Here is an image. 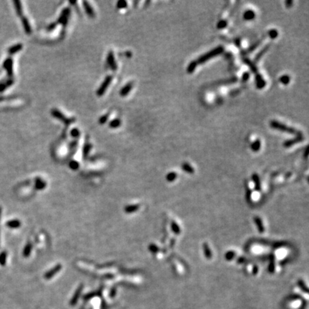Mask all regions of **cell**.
<instances>
[{"instance_id": "34", "label": "cell", "mask_w": 309, "mask_h": 309, "mask_svg": "<svg viewBox=\"0 0 309 309\" xmlns=\"http://www.w3.org/2000/svg\"><path fill=\"white\" fill-rule=\"evenodd\" d=\"M234 255H235V253L233 252V251H230V252H228L226 254V257L228 260H231V259L233 258V256H234Z\"/></svg>"}, {"instance_id": "20", "label": "cell", "mask_w": 309, "mask_h": 309, "mask_svg": "<svg viewBox=\"0 0 309 309\" xmlns=\"http://www.w3.org/2000/svg\"><path fill=\"white\" fill-rule=\"evenodd\" d=\"M14 4L17 14L20 15V16H22V6H21V2L20 1H14Z\"/></svg>"}, {"instance_id": "35", "label": "cell", "mask_w": 309, "mask_h": 309, "mask_svg": "<svg viewBox=\"0 0 309 309\" xmlns=\"http://www.w3.org/2000/svg\"><path fill=\"white\" fill-rule=\"evenodd\" d=\"M293 1H291V0H288V1H286L285 2V7H288V8H290V7H292V5H293Z\"/></svg>"}, {"instance_id": "28", "label": "cell", "mask_w": 309, "mask_h": 309, "mask_svg": "<svg viewBox=\"0 0 309 309\" xmlns=\"http://www.w3.org/2000/svg\"><path fill=\"white\" fill-rule=\"evenodd\" d=\"M117 8L118 9H123L127 7V2L125 1H119L117 2Z\"/></svg>"}, {"instance_id": "36", "label": "cell", "mask_w": 309, "mask_h": 309, "mask_svg": "<svg viewBox=\"0 0 309 309\" xmlns=\"http://www.w3.org/2000/svg\"><path fill=\"white\" fill-rule=\"evenodd\" d=\"M234 44L236 45L237 47H240V45H241V42H240V39H236V40H234Z\"/></svg>"}, {"instance_id": "19", "label": "cell", "mask_w": 309, "mask_h": 309, "mask_svg": "<svg viewBox=\"0 0 309 309\" xmlns=\"http://www.w3.org/2000/svg\"><path fill=\"white\" fill-rule=\"evenodd\" d=\"M261 148V141L259 140H256L255 142H253L251 145V149L254 152H257Z\"/></svg>"}, {"instance_id": "21", "label": "cell", "mask_w": 309, "mask_h": 309, "mask_svg": "<svg viewBox=\"0 0 309 309\" xmlns=\"http://www.w3.org/2000/svg\"><path fill=\"white\" fill-rule=\"evenodd\" d=\"M182 168L183 170H184L185 172H188V173H193V172H194V169H193V167H191L190 165H189L188 163L183 164Z\"/></svg>"}, {"instance_id": "16", "label": "cell", "mask_w": 309, "mask_h": 309, "mask_svg": "<svg viewBox=\"0 0 309 309\" xmlns=\"http://www.w3.org/2000/svg\"><path fill=\"white\" fill-rule=\"evenodd\" d=\"M256 17V14L253 10L248 9L247 11H245L243 14V18L245 20H252Z\"/></svg>"}, {"instance_id": "25", "label": "cell", "mask_w": 309, "mask_h": 309, "mask_svg": "<svg viewBox=\"0 0 309 309\" xmlns=\"http://www.w3.org/2000/svg\"><path fill=\"white\" fill-rule=\"evenodd\" d=\"M227 26H228L227 21L225 20H222L220 21V22L218 23V25H217V27H218L219 30H222V29L226 28Z\"/></svg>"}, {"instance_id": "33", "label": "cell", "mask_w": 309, "mask_h": 309, "mask_svg": "<svg viewBox=\"0 0 309 309\" xmlns=\"http://www.w3.org/2000/svg\"><path fill=\"white\" fill-rule=\"evenodd\" d=\"M71 134L73 136V137H77V136H79L80 135V132H79V130H78L77 129H73L72 130V132H71Z\"/></svg>"}, {"instance_id": "9", "label": "cell", "mask_w": 309, "mask_h": 309, "mask_svg": "<svg viewBox=\"0 0 309 309\" xmlns=\"http://www.w3.org/2000/svg\"><path fill=\"white\" fill-rule=\"evenodd\" d=\"M271 43L267 44L266 45L264 46L263 48H262L257 54H256V55L255 56V57H254V62H253L254 63H257V62L260 61L261 57L266 53V52L270 48H271Z\"/></svg>"}, {"instance_id": "14", "label": "cell", "mask_w": 309, "mask_h": 309, "mask_svg": "<svg viewBox=\"0 0 309 309\" xmlns=\"http://www.w3.org/2000/svg\"><path fill=\"white\" fill-rule=\"evenodd\" d=\"M83 5H84V8H85L86 13H87V15L90 18H93L95 17V12H94L93 9L92 8V7L87 2H83Z\"/></svg>"}, {"instance_id": "37", "label": "cell", "mask_w": 309, "mask_h": 309, "mask_svg": "<svg viewBox=\"0 0 309 309\" xmlns=\"http://www.w3.org/2000/svg\"><path fill=\"white\" fill-rule=\"evenodd\" d=\"M7 85L6 84H0V92H3L5 89H7Z\"/></svg>"}, {"instance_id": "13", "label": "cell", "mask_w": 309, "mask_h": 309, "mask_svg": "<svg viewBox=\"0 0 309 309\" xmlns=\"http://www.w3.org/2000/svg\"><path fill=\"white\" fill-rule=\"evenodd\" d=\"M21 18H22V25L23 27H24L25 32L28 34V35H30V34L32 32V28H31L30 22H29L28 20L25 17H22Z\"/></svg>"}, {"instance_id": "24", "label": "cell", "mask_w": 309, "mask_h": 309, "mask_svg": "<svg viewBox=\"0 0 309 309\" xmlns=\"http://www.w3.org/2000/svg\"><path fill=\"white\" fill-rule=\"evenodd\" d=\"M290 78L289 76L287 75H283L282 77L280 78V82H281L282 84H284V85H288V84L290 82Z\"/></svg>"}, {"instance_id": "23", "label": "cell", "mask_w": 309, "mask_h": 309, "mask_svg": "<svg viewBox=\"0 0 309 309\" xmlns=\"http://www.w3.org/2000/svg\"><path fill=\"white\" fill-rule=\"evenodd\" d=\"M237 81H238V78L235 77H233L232 78H230V79H227V80L221 81V82H218V84H223V85H225V84H231V83L236 82Z\"/></svg>"}, {"instance_id": "1", "label": "cell", "mask_w": 309, "mask_h": 309, "mask_svg": "<svg viewBox=\"0 0 309 309\" xmlns=\"http://www.w3.org/2000/svg\"><path fill=\"white\" fill-rule=\"evenodd\" d=\"M223 51H224V48H222V46H219L218 48H216L215 49H212V50H211L210 52L203 54L202 56L198 57L197 59H195L194 61H192L190 62V65H188L187 67V72L188 73H193L195 71L196 67H197L198 65L204 64L205 62L208 61V60H210L212 58H213L214 57L221 54V53L223 52Z\"/></svg>"}, {"instance_id": "32", "label": "cell", "mask_w": 309, "mask_h": 309, "mask_svg": "<svg viewBox=\"0 0 309 309\" xmlns=\"http://www.w3.org/2000/svg\"><path fill=\"white\" fill-rule=\"evenodd\" d=\"M175 177H176V174L174 173V172H172V173H170L168 175H167V179H168L170 181L174 180L175 179Z\"/></svg>"}, {"instance_id": "8", "label": "cell", "mask_w": 309, "mask_h": 309, "mask_svg": "<svg viewBox=\"0 0 309 309\" xmlns=\"http://www.w3.org/2000/svg\"><path fill=\"white\" fill-rule=\"evenodd\" d=\"M303 140H304L303 135L295 136V138H294L293 139H291V140H289L285 141L284 143V146L285 147V148H290V147L293 146V145H295V144L302 142Z\"/></svg>"}, {"instance_id": "15", "label": "cell", "mask_w": 309, "mask_h": 309, "mask_svg": "<svg viewBox=\"0 0 309 309\" xmlns=\"http://www.w3.org/2000/svg\"><path fill=\"white\" fill-rule=\"evenodd\" d=\"M22 49V45L21 44H15V45L11 47V48H9L8 49V54L9 55H13V54L17 53L18 52H20L21 49Z\"/></svg>"}, {"instance_id": "30", "label": "cell", "mask_w": 309, "mask_h": 309, "mask_svg": "<svg viewBox=\"0 0 309 309\" xmlns=\"http://www.w3.org/2000/svg\"><path fill=\"white\" fill-rule=\"evenodd\" d=\"M253 180H254V181H255V184L256 185V188H258V189L260 188V181H259V178H258V175H254L253 176Z\"/></svg>"}, {"instance_id": "18", "label": "cell", "mask_w": 309, "mask_h": 309, "mask_svg": "<svg viewBox=\"0 0 309 309\" xmlns=\"http://www.w3.org/2000/svg\"><path fill=\"white\" fill-rule=\"evenodd\" d=\"M203 251H204V254H205V257L207 258H208V259L211 258L212 253L211 251L210 248H209V246L208 244H207V243H204L203 244Z\"/></svg>"}, {"instance_id": "12", "label": "cell", "mask_w": 309, "mask_h": 309, "mask_svg": "<svg viewBox=\"0 0 309 309\" xmlns=\"http://www.w3.org/2000/svg\"><path fill=\"white\" fill-rule=\"evenodd\" d=\"M132 86H133L132 82H128L126 85H125L124 87L122 88V90H120V95H121V96L125 97L130 92V90H132Z\"/></svg>"}, {"instance_id": "22", "label": "cell", "mask_w": 309, "mask_h": 309, "mask_svg": "<svg viewBox=\"0 0 309 309\" xmlns=\"http://www.w3.org/2000/svg\"><path fill=\"white\" fill-rule=\"evenodd\" d=\"M120 124H121V121L119 119H115L110 122V127L112 128H117L120 126Z\"/></svg>"}, {"instance_id": "11", "label": "cell", "mask_w": 309, "mask_h": 309, "mask_svg": "<svg viewBox=\"0 0 309 309\" xmlns=\"http://www.w3.org/2000/svg\"><path fill=\"white\" fill-rule=\"evenodd\" d=\"M107 64H108V65L110 66V67L111 68V70H112V71H116L117 67V64H116V62H115L114 54L112 52H110L108 54H107Z\"/></svg>"}, {"instance_id": "3", "label": "cell", "mask_w": 309, "mask_h": 309, "mask_svg": "<svg viewBox=\"0 0 309 309\" xmlns=\"http://www.w3.org/2000/svg\"><path fill=\"white\" fill-rule=\"evenodd\" d=\"M270 125H271V127L273 128V129L280 130L281 131V132H286L291 135H295V136L303 135L301 131L295 129V128L287 126L286 125L283 124V123L278 122L276 120H273V121H271L270 122Z\"/></svg>"}, {"instance_id": "4", "label": "cell", "mask_w": 309, "mask_h": 309, "mask_svg": "<svg viewBox=\"0 0 309 309\" xmlns=\"http://www.w3.org/2000/svg\"><path fill=\"white\" fill-rule=\"evenodd\" d=\"M112 80V76H107L105 79H104V82L102 83L101 86L99 87L98 91H97V95L98 96H102L103 95H104L107 87H108L109 85H110Z\"/></svg>"}, {"instance_id": "29", "label": "cell", "mask_w": 309, "mask_h": 309, "mask_svg": "<svg viewBox=\"0 0 309 309\" xmlns=\"http://www.w3.org/2000/svg\"><path fill=\"white\" fill-rule=\"evenodd\" d=\"M249 77H250V74H249V72H244V73H243V76H242V78H241L242 82H247L248 80L249 79Z\"/></svg>"}, {"instance_id": "10", "label": "cell", "mask_w": 309, "mask_h": 309, "mask_svg": "<svg viewBox=\"0 0 309 309\" xmlns=\"http://www.w3.org/2000/svg\"><path fill=\"white\" fill-rule=\"evenodd\" d=\"M3 67L5 70H7V74H8L9 77H13V61L11 58L7 59L4 62Z\"/></svg>"}, {"instance_id": "26", "label": "cell", "mask_w": 309, "mask_h": 309, "mask_svg": "<svg viewBox=\"0 0 309 309\" xmlns=\"http://www.w3.org/2000/svg\"><path fill=\"white\" fill-rule=\"evenodd\" d=\"M268 36L271 37V39H275V38H276L278 35V31L276 30H270L269 32H268Z\"/></svg>"}, {"instance_id": "17", "label": "cell", "mask_w": 309, "mask_h": 309, "mask_svg": "<svg viewBox=\"0 0 309 309\" xmlns=\"http://www.w3.org/2000/svg\"><path fill=\"white\" fill-rule=\"evenodd\" d=\"M254 221H255V223L258 228L259 232L263 233L264 230H265V228H264V226L263 224V222L261 221V219L259 218V217H255Z\"/></svg>"}, {"instance_id": "31", "label": "cell", "mask_w": 309, "mask_h": 309, "mask_svg": "<svg viewBox=\"0 0 309 309\" xmlns=\"http://www.w3.org/2000/svg\"><path fill=\"white\" fill-rule=\"evenodd\" d=\"M108 117H109V114H106L105 115H104V116H103L100 119H99V123H100V124H104V123H105L107 120V118H108Z\"/></svg>"}, {"instance_id": "2", "label": "cell", "mask_w": 309, "mask_h": 309, "mask_svg": "<svg viewBox=\"0 0 309 309\" xmlns=\"http://www.w3.org/2000/svg\"><path fill=\"white\" fill-rule=\"evenodd\" d=\"M243 63H245V65H247L248 67L251 70L254 75H255V80H256V87L258 89H263L266 86V81L264 80V79L262 77L261 75L259 73L257 67H256V64L254 63L253 62L251 61V60L248 58V57H244L243 58Z\"/></svg>"}, {"instance_id": "27", "label": "cell", "mask_w": 309, "mask_h": 309, "mask_svg": "<svg viewBox=\"0 0 309 309\" xmlns=\"http://www.w3.org/2000/svg\"><path fill=\"white\" fill-rule=\"evenodd\" d=\"M172 230H173V231L175 233H180V227L178 225H177L176 222H172Z\"/></svg>"}, {"instance_id": "5", "label": "cell", "mask_w": 309, "mask_h": 309, "mask_svg": "<svg viewBox=\"0 0 309 309\" xmlns=\"http://www.w3.org/2000/svg\"><path fill=\"white\" fill-rule=\"evenodd\" d=\"M266 38V35H264L262 37L261 39H259V40L257 41V42H256L255 43H254L252 46H250V48H248V49H244V50H243L241 52V54H243V55H246V54H250L251 53V52H253L255 49L258 48V47L260 45V44L262 43V42H263L265 39Z\"/></svg>"}, {"instance_id": "6", "label": "cell", "mask_w": 309, "mask_h": 309, "mask_svg": "<svg viewBox=\"0 0 309 309\" xmlns=\"http://www.w3.org/2000/svg\"><path fill=\"white\" fill-rule=\"evenodd\" d=\"M52 114L54 117H56V118L60 120L61 121L64 122L65 124L66 125L70 124L71 122H74V119H67L65 115H62L61 112H60L59 110H53L52 111Z\"/></svg>"}, {"instance_id": "7", "label": "cell", "mask_w": 309, "mask_h": 309, "mask_svg": "<svg viewBox=\"0 0 309 309\" xmlns=\"http://www.w3.org/2000/svg\"><path fill=\"white\" fill-rule=\"evenodd\" d=\"M70 14V8H65L64 10H62V14L60 15V17L59 18L57 22L61 23L62 25H63L65 26L67 25V23L68 22V18H69Z\"/></svg>"}]
</instances>
